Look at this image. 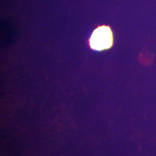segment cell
Listing matches in <instances>:
<instances>
[{
    "label": "cell",
    "mask_w": 156,
    "mask_h": 156,
    "mask_svg": "<svg viewBox=\"0 0 156 156\" xmlns=\"http://www.w3.org/2000/svg\"><path fill=\"white\" fill-rule=\"evenodd\" d=\"M113 41V34L111 28L102 26L94 31L90 39V45L94 50H105L111 47Z\"/></svg>",
    "instance_id": "1"
}]
</instances>
